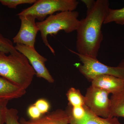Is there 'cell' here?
<instances>
[{"mask_svg":"<svg viewBox=\"0 0 124 124\" xmlns=\"http://www.w3.org/2000/svg\"><path fill=\"white\" fill-rule=\"evenodd\" d=\"M109 5L108 0H97L87 10L86 17L80 20L76 31L78 54L97 58L103 40L102 26L108 14Z\"/></svg>","mask_w":124,"mask_h":124,"instance_id":"1","label":"cell"},{"mask_svg":"<svg viewBox=\"0 0 124 124\" xmlns=\"http://www.w3.org/2000/svg\"><path fill=\"white\" fill-rule=\"evenodd\" d=\"M36 73L23 54L18 51L8 55L0 52V76L21 88L31 85Z\"/></svg>","mask_w":124,"mask_h":124,"instance_id":"2","label":"cell"},{"mask_svg":"<svg viewBox=\"0 0 124 124\" xmlns=\"http://www.w3.org/2000/svg\"><path fill=\"white\" fill-rule=\"evenodd\" d=\"M79 15L77 11H62L49 16L43 21L36 23L42 41L53 54H55V51L48 41L47 36L56 35L60 31L67 33L76 31L80 22Z\"/></svg>","mask_w":124,"mask_h":124,"instance_id":"3","label":"cell"},{"mask_svg":"<svg viewBox=\"0 0 124 124\" xmlns=\"http://www.w3.org/2000/svg\"><path fill=\"white\" fill-rule=\"evenodd\" d=\"M78 4L76 0H38L17 15H32L41 22L57 11H74Z\"/></svg>","mask_w":124,"mask_h":124,"instance_id":"4","label":"cell"},{"mask_svg":"<svg viewBox=\"0 0 124 124\" xmlns=\"http://www.w3.org/2000/svg\"><path fill=\"white\" fill-rule=\"evenodd\" d=\"M69 50L78 56L82 64L79 66L81 73L91 81V79L100 75H108L118 78L124 80V60L117 67H111L103 64L97 58L82 55L77 52Z\"/></svg>","mask_w":124,"mask_h":124,"instance_id":"5","label":"cell"},{"mask_svg":"<svg viewBox=\"0 0 124 124\" xmlns=\"http://www.w3.org/2000/svg\"><path fill=\"white\" fill-rule=\"evenodd\" d=\"M109 93L103 90L90 86L85 96V104L95 115L102 118L110 116Z\"/></svg>","mask_w":124,"mask_h":124,"instance_id":"6","label":"cell"},{"mask_svg":"<svg viewBox=\"0 0 124 124\" xmlns=\"http://www.w3.org/2000/svg\"><path fill=\"white\" fill-rule=\"evenodd\" d=\"M16 50L27 58L38 77L44 79L49 83H53L54 79L45 66L47 59L40 54L35 47L26 46L20 44H16Z\"/></svg>","mask_w":124,"mask_h":124,"instance_id":"7","label":"cell"},{"mask_svg":"<svg viewBox=\"0 0 124 124\" xmlns=\"http://www.w3.org/2000/svg\"><path fill=\"white\" fill-rule=\"evenodd\" d=\"M21 26L18 32L13 38L14 43L35 47L36 38L39 29L36 18L31 15L19 16Z\"/></svg>","mask_w":124,"mask_h":124,"instance_id":"8","label":"cell"},{"mask_svg":"<svg viewBox=\"0 0 124 124\" xmlns=\"http://www.w3.org/2000/svg\"><path fill=\"white\" fill-rule=\"evenodd\" d=\"M70 116L67 110L58 109L42 115L35 119L26 120L22 118L21 124H70Z\"/></svg>","mask_w":124,"mask_h":124,"instance_id":"9","label":"cell"},{"mask_svg":"<svg viewBox=\"0 0 124 124\" xmlns=\"http://www.w3.org/2000/svg\"><path fill=\"white\" fill-rule=\"evenodd\" d=\"M91 86L103 90L112 94L116 93L124 89V80L108 75H100L91 79Z\"/></svg>","mask_w":124,"mask_h":124,"instance_id":"10","label":"cell"},{"mask_svg":"<svg viewBox=\"0 0 124 124\" xmlns=\"http://www.w3.org/2000/svg\"><path fill=\"white\" fill-rule=\"evenodd\" d=\"M26 90L21 88L0 76V99L10 100L23 97Z\"/></svg>","mask_w":124,"mask_h":124,"instance_id":"11","label":"cell"},{"mask_svg":"<svg viewBox=\"0 0 124 124\" xmlns=\"http://www.w3.org/2000/svg\"><path fill=\"white\" fill-rule=\"evenodd\" d=\"M110 100V117L124 118V89L119 93L112 94Z\"/></svg>","mask_w":124,"mask_h":124,"instance_id":"12","label":"cell"},{"mask_svg":"<svg viewBox=\"0 0 124 124\" xmlns=\"http://www.w3.org/2000/svg\"><path fill=\"white\" fill-rule=\"evenodd\" d=\"M70 124H124L115 117L104 118L95 115L90 111L86 119L79 123H71Z\"/></svg>","mask_w":124,"mask_h":124,"instance_id":"13","label":"cell"},{"mask_svg":"<svg viewBox=\"0 0 124 124\" xmlns=\"http://www.w3.org/2000/svg\"><path fill=\"white\" fill-rule=\"evenodd\" d=\"M66 95L69 106L74 107L85 106V96L79 90L71 87L68 91Z\"/></svg>","mask_w":124,"mask_h":124,"instance_id":"14","label":"cell"},{"mask_svg":"<svg viewBox=\"0 0 124 124\" xmlns=\"http://www.w3.org/2000/svg\"><path fill=\"white\" fill-rule=\"evenodd\" d=\"M115 22L120 25L124 24V7L121 9H109L103 24Z\"/></svg>","mask_w":124,"mask_h":124,"instance_id":"15","label":"cell"},{"mask_svg":"<svg viewBox=\"0 0 124 124\" xmlns=\"http://www.w3.org/2000/svg\"><path fill=\"white\" fill-rule=\"evenodd\" d=\"M17 51L12 41L0 33V52L7 54L14 53Z\"/></svg>","mask_w":124,"mask_h":124,"instance_id":"16","label":"cell"},{"mask_svg":"<svg viewBox=\"0 0 124 124\" xmlns=\"http://www.w3.org/2000/svg\"><path fill=\"white\" fill-rule=\"evenodd\" d=\"M18 111L14 108H7L5 124H21L19 120Z\"/></svg>","mask_w":124,"mask_h":124,"instance_id":"17","label":"cell"},{"mask_svg":"<svg viewBox=\"0 0 124 124\" xmlns=\"http://www.w3.org/2000/svg\"><path fill=\"white\" fill-rule=\"evenodd\" d=\"M36 1V0H0V3L10 8H16L19 5L25 4L33 5Z\"/></svg>","mask_w":124,"mask_h":124,"instance_id":"18","label":"cell"},{"mask_svg":"<svg viewBox=\"0 0 124 124\" xmlns=\"http://www.w3.org/2000/svg\"><path fill=\"white\" fill-rule=\"evenodd\" d=\"M33 104L37 108L42 115L48 112L50 108L49 103L45 99H39Z\"/></svg>","mask_w":124,"mask_h":124,"instance_id":"19","label":"cell"},{"mask_svg":"<svg viewBox=\"0 0 124 124\" xmlns=\"http://www.w3.org/2000/svg\"><path fill=\"white\" fill-rule=\"evenodd\" d=\"M9 100L0 99V124H5L7 105Z\"/></svg>","mask_w":124,"mask_h":124,"instance_id":"20","label":"cell"},{"mask_svg":"<svg viewBox=\"0 0 124 124\" xmlns=\"http://www.w3.org/2000/svg\"><path fill=\"white\" fill-rule=\"evenodd\" d=\"M27 113L30 119H37L42 115L34 104H32L28 108Z\"/></svg>","mask_w":124,"mask_h":124,"instance_id":"21","label":"cell"},{"mask_svg":"<svg viewBox=\"0 0 124 124\" xmlns=\"http://www.w3.org/2000/svg\"><path fill=\"white\" fill-rule=\"evenodd\" d=\"M82 1L85 4L87 7V10H89L90 9L93 7V6L95 4V1L92 0H83Z\"/></svg>","mask_w":124,"mask_h":124,"instance_id":"22","label":"cell"}]
</instances>
